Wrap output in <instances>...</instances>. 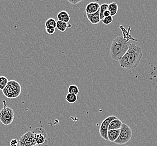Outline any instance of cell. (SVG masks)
Wrapping results in <instances>:
<instances>
[{
    "label": "cell",
    "instance_id": "6da1fadb",
    "mask_svg": "<svg viewBox=\"0 0 157 146\" xmlns=\"http://www.w3.org/2000/svg\"><path fill=\"white\" fill-rule=\"evenodd\" d=\"M142 57L143 51L141 48L134 43H131L125 54L118 61L121 67L131 70L138 65Z\"/></svg>",
    "mask_w": 157,
    "mask_h": 146
},
{
    "label": "cell",
    "instance_id": "7a4b0ae2",
    "mask_svg": "<svg viewBox=\"0 0 157 146\" xmlns=\"http://www.w3.org/2000/svg\"><path fill=\"white\" fill-rule=\"evenodd\" d=\"M131 42L126 41L123 36L115 38L110 47L111 57L114 60L119 61L129 49Z\"/></svg>",
    "mask_w": 157,
    "mask_h": 146
},
{
    "label": "cell",
    "instance_id": "3957f363",
    "mask_svg": "<svg viewBox=\"0 0 157 146\" xmlns=\"http://www.w3.org/2000/svg\"><path fill=\"white\" fill-rule=\"evenodd\" d=\"M21 92V86L16 80H10L2 92L7 98L9 99H16L20 95Z\"/></svg>",
    "mask_w": 157,
    "mask_h": 146
},
{
    "label": "cell",
    "instance_id": "277c9868",
    "mask_svg": "<svg viewBox=\"0 0 157 146\" xmlns=\"http://www.w3.org/2000/svg\"><path fill=\"white\" fill-rule=\"evenodd\" d=\"M132 136V130L131 128L126 124H123L120 129L119 137L114 142L116 144L123 145L129 142Z\"/></svg>",
    "mask_w": 157,
    "mask_h": 146
},
{
    "label": "cell",
    "instance_id": "5b68a950",
    "mask_svg": "<svg viewBox=\"0 0 157 146\" xmlns=\"http://www.w3.org/2000/svg\"><path fill=\"white\" fill-rule=\"evenodd\" d=\"M4 106L0 111V121L2 124L7 126L11 124L14 119V112L11 108L7 107L6 102L3 100Z\"/></svg>",
    "mask_w": 157,
    "mask_h": 146
},
{
    "label": "cell",
    "instance_id": "8992f818",
    "mask_svg": "<svg viewBox=\"0 0 157 146\" xmlns=\"http://www.w3.org/2000/svg\"><path fill=\"white\" fill-rule=\"evenodd\" d=\"M32 132L34 134L35 141L36 145H41L46 142L48 134L43 128H36Z\"/></svg>",
    "mask_w": 157,
    "mask_h": 146
},
{
    "label": "cell",
    "instance_id": "52a82bcc",
    "mask_svg": "<svg viewBox=\"0 0 157 146\" xmlns=\"http://www.w3.org/2000/svg\"><path fill=\"white\" fill-rule=\"evenodd\" d=\"M19 146H34L36 145L33 132H28L18 140Z\"/></svg>",
    "mask_w": 157,
    "mask_h": 146
},
{
    "label": "cell",
    "instance_id": "ba28073f",
    "mask_svg": "<svg viewBox=\"0 0 157 146\" xmlns=\"http://www.w3.org/2000/svg\"><path fill=\"white\" fill-rule=\"evenodd\" d=\"M117 118L116 116L113 115L109 116L102 122L100 127V134L101 137L104 140H108L107 131H108V128L109 126V124L111 123V121L113 120L114 119H116Z\"/></svg>",
    "mask_w": 157,
    "mask_h": 146
},
{
    "label": "cell",
    "instance_id": "9c48e42d",
    "mask_svg": "<svg viewBox=\"0 0 157 146\" xmlns=\"http://www.w3.org/2000/svg\"><path fill=\"white\" fill-rule=\"evenodd\" d=\"M100 5L96 2H90L86 7V13L87 14H92L96 13L100 9Z\"/></svg>",
    "mask_w": 157,
    "mask_h": 146
},
{
    "label": "cell",
    "instance_id": "30bf717a",
    "mask_svg": "<svg viewBox=\"0 0 157 146\" xmlns=\"http://www.w3.org/2000/svg\"><path fill=\"white\" fill-rule=\"evenodd\" d=\"M87 17L88 20L92 24H97L100 22L101 19L100 17V11L98 10L96 13L92 14H87Z\"/></svg>",
    "mask_w": 157,
    "mask_h": 146
},
{
    "label": "cell",
    "instance_id": "8fae6325",
    "mask_svg": "<svg viewBox=\"0 0 157 146\" xmlns=\"http://www.w3.org/2000/svg\"><path fill=\"white\" fill-rule=\"evenodd\" d=\"M123 124L122 121L120 120L119 119L117 118L116 119H114L113 120L111 121L108 128V130L120 129Z\"/></svg>",
    "mask_w": 157,
    "mask_h": 146
},
{
    "label": "cell",
    "instance_id": "7c38bea8",
    "mask_svg": "<svg viewBox=\"0 0 157 146\" xmlns=\"http://www.w3.org/2000/svg\"><path fill=\"white\" fill-rule=\"evenodd\" d=\"M57 18L58 21L68 23L70 20L71 17L68 12H67L66 11L63 10L60 11L59 13L58 14Z\"/></svg>",
    "mask_w": 157,
    "mask_h": 146
},
{
    "label": "cell",
    "instance_id": "4fadbf2b",
    "mask_svg": "<svg viewBox=\"0 0 157 146\" xmlns=\"http://www.w3.org/2000/svg\"><path fill=\"white\" fill-rule=\"evenodd\" d=\"M120 129L111 130L107 131V138L108 140L111 142H114L119 136Z\"/></svg>",
    "mask_w": 157,
    "mask_h": 146
},
{
    "label": "cell",
    "instance_id": "5bb4252c",
    "mask_svg": "<svg viewBox=\"0 0 157 146\" xmlns=\"http://www.w3.org/2000/svg\"><path fill=\"white\" fill-rule=\"evenodd\" d=\"M118 9H119L118 5L115 2H112V3L109 4L108 10L110 12V15L112 16V17L113 16H115L116 14L117 13Z\"/></svg>",
    "mask_w": 157,
    "mask_h": 146
},
{
    "label": "cell",
    "instance_id": "9a60e30c",
    "mask_svg": "<svg viewBox=\"0 0 157 146\" xmlns=\"http://www.w3.org/2000/svg\"><path fill=\"white\" fill-rule=\"evenodd\" d=\"M68 23L66 22H62L60 21H57V26H56V28L58 29L60 32H66L67 29L68 28Z\"/></svg>",
    "mask_w": 157,
    "mask_h": 146
},
{
    "label": "cell",
    "instance_id": "2e32d148",
    "mask_svg": "<svg viewBox=\"0 0 157 146\" xmlns=\"http://www.w3.org/2000/svg\"><path fill=\"white\" fill-rule=\"evenodd\" d=\"M66 100L69 103H74L77 100V95L68 93L66 97Z\"/></svg>",
    "mask_w": 157,
    "mask_h": 146
},
{
    "label": "cell",
    "instance_id": "e0dca14e",
    "mask_svg": "<svg viewBox=\"0 0 157 146\" xmlns=\"http://www.w3.org/2000/svg\"><path fill=\"white\" fill-rule=\"evenodd\" d=\"M108 6H109V4H107V3H103L100 6L99 11H100V17L101 20L104 19V13L106 11L108 10Z\"/></svg>",
    "mask_w": 157,
    "mask_h": 146
},
{
    "label": "cell",
    "instance_id": "ac0fdd59",
    "mask_svg": "<svg viewBox=\"0 0 157 146\" xmlns=\"http://www.w3.org/2000/svg\"><path fill=\"white\" fill-rule=\"evenodd\" d=\"M9 81V80L6 76H0V90H1L2 91H3L4 88L6 87Z\"/></svg>",
    "mask_w": 157,
    "mask_h": 146
},
{
    "label": "cell",
    "instance_id": "d6986e66",
    "mask_svg": "<svg viewBox=\"0 0 157 146\" xmlns=\"http://www.w3.org/2000/svg\"><path fill=\"white\" fill-rule=\"evenodd\" d=\"M57 26V21L55 19L50 18L48 19L45 22V27H53L56 28Z\"/></svg>",
    "mask_w": 157,
    "mask_h": 146
},
{
    "label": "cell",
    "instance_id": "ffe728a7",
    "mask_svg": "<svg viewBox=\"0 0 157 146\" xmlns=\"http://www.w3.org/2000/svg\"><path fill=\"white\" fill-rule=\"evenodd\" d=\"M68 93L77 95L79 93L78 87L73 84L70 85L68 87Z\"/></svg>",
    "mask_w": 157,
    "mask_h": 146
},
{
    "label": "cell",
    "instance_id": "44dd1931",
    "mask_svg": "<svg viewBox=\"0 0 157 146\" xmlns=\"http://www.w3.org/2000/svg\"><path fill=\"white\" fill-rule=\"evenodd\" d=\"M102 22L105 25H109L113 22V18L111 16H107L104 18V19L102 20Z\"/></svg>",
    "mask_w": 157,
    "mask_h": 146
},
{
    "label": "cell",
    "instance_id": "7402d4cb",
    "mask_svg": "<svg viewBox=\"0 0 157 146\" xmlns=\"http://www.w3.org/2000/svg\"><path fill=\"white\" fill-rule=\"evenodd\" d=\"M56 28H53V27H45V30L49 35H52L56 32Z\"/></svg>",
    "mask_w": 157,
    "mask_h": 146
},
{
    "label": "cell",
    "instance_id": "603a6c76",
    "mask_svg": "<svg viewBox=\"0 0 157 146\" xmlns=\"http://www.w3.org/2000/svg\"><path fill=\"white\" fill-rule=\"evenodd\" d=\"M19 145V142L17 139H13L10 142V146H17Z\"/></svg>",
    "mask_w": 157,
    "mask_h": 146
},
{
    "label": "cell",
    "instance_id": "cb8c5ba5",
    "mask_svg": "<svg viewBox=\"0 0 157 146\" xmlns=\"http://www.w3.org/2000/svg\"><path fill=\"white\" fill-rule=\"evenodd\" d=\"M69 2V3H72V5H77L78 3L82 2V0H68V1Z\"/></svg>",
    "mask_w": 157,
    "mask_h": 146
},
{
    "label": "cell",
    "instance_id": "d4e9b609",
    "mask_svg": "<svg viewBox=\"0 0 157 146\" xmlns=\"http://www.w3.org/2000/svg\"><path fill=\"white\" fill-rule=\"evenodd\" d=\"M111 16V15H110V12L109 11V10H107V11H105V12L104 13V18H105V17H107V16Z\"/></svg>",
    "mask_w": 157,
    "mask_h": 146
},
{
    "label": "cell",
    "instance_id": "484cf974",
    "mask_svg": "<svg viewBox=\"0 0 157 146\" xmlns=\"http://www.w3.org/2000/svg\"><path fill=\"white\" fill-rule=\"evenodd\" d=\"M38 146V145H35V146Z\"/></svg>",
    "mask_w": 157,
    "mask_h": 146
}]
</instances>
